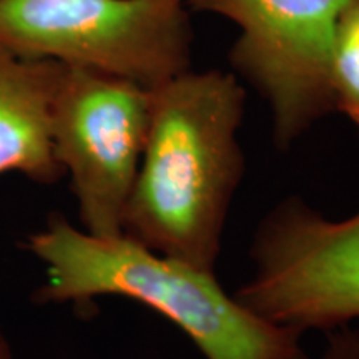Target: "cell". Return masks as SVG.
<instances>
[{"instance_id":"cell-3","label":"cell","mask_w":359,"mask_h":359,"mask_svg":"<svg viewBox=\"0 0 359 359\" xmlns=\"http://www.w3.org/2000/svg\"><path fill=\"white\" fill-rule=\"evenodd\" d=\"M187 0H0V47L156 88L191 69Z\"/></svg>"},{"instance_id":"cell-2","label":"cell","mask_w":359,"mask_h":359,"mask_svg":"<svg viewBox=\"0 0 359 359\" xmlns=\"http://www.w3.org/2000/svg\"><path fill=\"white\" fill-rule=\"evenodd\" d=\"M45 266L39 303L83 304L118 296L173 323L205 359H311L302 333L251 313L215 273L147 248L127 235L95 236L62 215L27 238Z\"/></svg>"},{"instance_id":"cell-10","label":"cell","mask_w":359,"mask_h":359,"mask_svg":"<svg viewBox=\"0 0 359 359\" xmlns=\"http://www.w3.org/2000/svg\"><path fill=\"white\" fill-rule=\"evenodd\" d=\"M0 359H13L11 344H8V341L2 333H0Z\"/></svg>"},{"instance_id":"cell-4","label":"cell","mask_w":359,"mask_h":359,"mask_svg":"<svg viewBox=\"0 0 359 359\" xmlns=\"http://www.w3.org/2000/svg\"><path fill=\"white\" fill-rule=\"evenodd\" d=\"M250 259L235 298L263 320L302 334L359 323V212L331 219L288 196L258 223Z\"/></svg>"},{"instance_id":"cell-7","label":"cell","mask_w":359,"mask_h":359,"mask_svg":"<svg viewBox=\"0 0 359 359\" xmlns=\"http://www.w3.org/2000/svg\"><path fill=\"white\" fill-rule=\"evenodd\" d=\"M62 64L0 47V175L40 185L64 177L50 140V114Z\"/></svg>"},{"instance_id":"cell-1","label":"cell","mask_w":359,"mask_h":359,"mask_svg":"<svg viewBox=\"0 0 359 359\" xmlns=\"http://www.w3.org/2000/svg\"><path fill=\"white\" fill-rule=\"evenodd\" d=\"M246 93L236 74L187 70L154 88L143 158L123 235L215 273L245 155Z\"/></svg>"},{"instance_id":"cell-8","label":"cell","mask_w":359,"mask_h":359,"mask_svg":"<svg viewBox=\"0 0 359 359\" xmlns=\"http://www.w3.org/2000/svg\"><path fill=\"white\" fill-rule=\"evenodd\" d=\"M334 111L359 128V0L341 15L331 57Z\"/></svg>"},{"instance_id":"cell-6","label":"cell","mask_w":359,"mask_h":359,"mask_svg":"<svg viewBox=\"0 0 359 359\" xmlns=\"http://www.w3.org/2000/svg\"><path fill=\"white\" fill-rule=\"evenodd\" d=\"M356 0H187L191 11L238 25L236 74L268 103L273 140L293 147L334 111L331 57L343 12Z\"/></svg>"},{"instance_id":"cell-9","label":"cell","mask_w":359,"mask_h":359,"mask_svg":"<svg viewBox=\"0 0 359 359\" xmlns=\"http://www.w3.org/2000/svg\"><path fill=\"white\" fill-rule=\"evenodd\" d=\"M311 359H359V323L326 331L325 344Z\"/></svg>"},{"instance_id":"cell-5","label":"cell","mask_w":359,"mask_h":359,"mask_svg":"<svg viewBox=\"0 0 359 359\" xmlns=\"http://www.w3.org/2000/svg\"><path fill=\"white\" fill-rule=\"evenodd\" d=\"M154 110V88L62 64L50 114L57 163L69 175L85 231L123 235Z\"/></svg>"}]
</instances>
